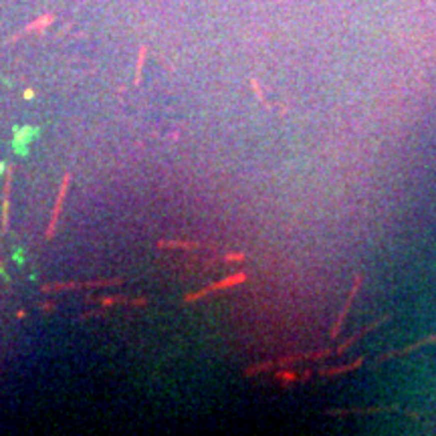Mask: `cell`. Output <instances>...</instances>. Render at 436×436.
<instances>
[{
    "instance_id": "cell-1",
    "label": "cell",
    "mask_w": 436,
    "mask_h": 436,
    "mask_svg": "<svg viewBox=\"0 0 436 436\" xmlns=\"http://www.w3.org/2000/svg\"><path fill=\"white\" fill-rule=\"evenodd\" d=\"M121 277L113 279H95V281H67V283H53V285H42L40 293H59V291H79V289H99V287H113L121 285Z\"/></svg>"
},
{
    "instance_id": "cell-2",
    "label": "cell",
    "mask_w": 436,
    "mask_h": 436,
    "mask_svg": "<svg viewBox=\"0 0 436 436\" xmlns=\"http://www.w3.org/2000/svg\"><path fill=\"white\" fill-rule=\"evenodd\" d=\"M247 279H249V275H247L245 271L232 273V275L224 277L222 281H216V283H212V285H208V287H204V289H200V291H194V293H188V295L184 297V301H186V303H196V301L204 299L206 295L214 293V291H224V289L236 287V285H240V283H245Z\"/></svg>"
},
{
    "instance_id": "cell-3",
    "label": "cell",
    "mask_w": 436,
    "mask_h": 436,
    "mask_svg": "<svg viewBox=\"0 0 436 436\" xmlns=\"http://www.w3.org/2000/svg\"><path fill=\"white\" fill-rule=\"evenodd\" d=\"M71 172H65L63 174V180H61V186H59V194H57V200H55V206H53V212H51V218H48V224L44 228V238L51 240L57 232V226H59V216L63 212V204H65V198H67V192H69V186H71Z\"/></svg>"
},
{
    "instance_id": "cell-4",
    "label": "cell",
    "mask_w": 436,
    "mask_h": 436,
    "mask_svg": "<svg viewBox=\"0 0 436 436\" xmlns=\"http://www.w3.org/2000/svg\"><path fill=\"white\" fill-rule=\"evenodd\" d=\"M360 287H362V275H358V277L354 279V287H352L350 295H348V301H346L342 313L337 315V319H335V323H333V327H331V331H329V337H331V339H335L337 333H339V329H342V325H344V321H346V317H348V313H350V309H352V305H354V297H356V293L360 291Z\"/></svg>"
},
{
    "instance_id": "cell-5",
    "label": "cell",
    "mask_w": 436,
    "mask_h": 436,
    "mask_svg": "<svg viewBox=\"0 0 436 436\" xmlns=\"http://www.w3.org/2000/svg\"><path fill=\"white\" fill-rule=\"evenodd\" d=\"M93 301H97L103 307H111V305H127V307H145L148 305V299L145 297H123V295H111V297H89Z\"/></svg>"
},
{
    "instance_id": "cell-6",
    "label": "cell",
    "mask_w": 436,
    "mask_h": 436,
    "mask_svg": "<svg viewBox=\"0 0 436 436\" xmlns=\"http://www.w3.org/2000/svg\"><path fill=\"white\" fill-rule=\"evenodd\" d=\"M12 176H14V168L10 166V168L6 170L4 192H2V232L8 230V220H10V188H12Z\"/></svg>"
},
{
    "instance_id": "cell-7",
    "label": "cell",
    "mask_w": 436,
    "mask_h": 436,
    "mask_svg": "<svg viewBox=\"0 0 436 436\" xmlns=\"http://www.w3.org/2000/svg\"><path fill=\"white\" fill-rule=\"evenodd\" d=\"M158 249H170V251H194V249H200L202 245L200 242H192V240H166V238H160L156 242Z\"/></svg>"
},
{
    "instance_id": "cell-8",
    "label": "cell",
    "mask_w": 436,
    "mask_h": 436,
    "mask_svg": "<svg viewBox=\"0 0 436 436\" xmlns=\"http://www.w3.org/2000/svg\"><path fill=\"white\" fill-rule=\"evenodd\" d=\"M366 360L364 358H358L354 364H348V366H333V368H325V370H319V376L321 378H333V376H342V374H348V372H354L358 370Z\"/></svg>"
},
{
    "instance_id": "cell-9",
    "label": "cell",
    "mask_w": 436,
    "mask_h": 436,
    "mask_svg": "<svg viewBox=\"0 0 436 436\" xmlns=\"http://www.w3.org/2000/svg\"><path fill=\"white\" fill-rule=\"evenodd\" d=\"M329 356H335V350L333 348H327V350H317V352H311V354H305V360H323V358H329Z\"/></svg>"
},
{
    "instance_id": "cell-10",
    "label": "cell",
    "mask_w": 436,
    "mask_h": 436,
    "mask_svg": "<svg viewBox=\"0 0 436 436\" xmlns=\"http://www.w3.org/2000/svg\"><path fill=\"white\" fill-rule=\"evenodd\" d=\"M275 378H277V380H281V382H285V384H291V382H301V376H299V374H295V372H277V374H275Z\"/></svg>"
},
{
    "instance_id": "cell-11",
    "label": "cell",
    "mask_w": 436,
    "mask_h": 436,
    "mask_svg": "<svg viewBox=\"0 0 436 436\" xmlns=\"http://www.w3.org/2000/svg\"><path fill=\"white\" fill-rule=\"evenodd\" d=\"M245 259H247L245 253H228V255L224 257V263H242Z\"/></svg>"
},
{
    "instance_id": "cell-12",
    "label": "cell",
    "mask_w": 436,
    "mask_h": 436,
    "mask_svg": "<svg viewBox=\"0 0 436 436\" xmlns=\"http://www.w3.org/2000/svg\"><path fill=\"white\" fill-rule=\"evenodd\" d=\"M55 309H57V305H55V303H40V311L51 313V311H55Z\"/></svg>"
},
{
    "instance_id": "cell-13",
    "label": "cell",
    "mask_w": 436,
    "mask_h": 436,
    "mask_svg": "<svg viewBox=\"0 0 436 436\" xmlns=\"http://www.w3.org/2000/svg\"><path fill=\"white\" fill-rule=\"evenodd\" d=\"M16 317H18V319H24V317H26V311H22V309H20V311L16 313Z\"/></svg>"
},
{
    "instance_id": "cell-14",
    "label": "cell",
    "mask_w": 436,
    "mask_h": 436,
    "mask_svg": "<svg viewBox=\"0 0 436 436\" xmlns=\"http://www.w3.org/2000/svg\"><path fill=\"white\" fill-rule=\"evenodd\" d=\"M0 269H2V261H0Z\"/></svg>"
}]
</instances>
